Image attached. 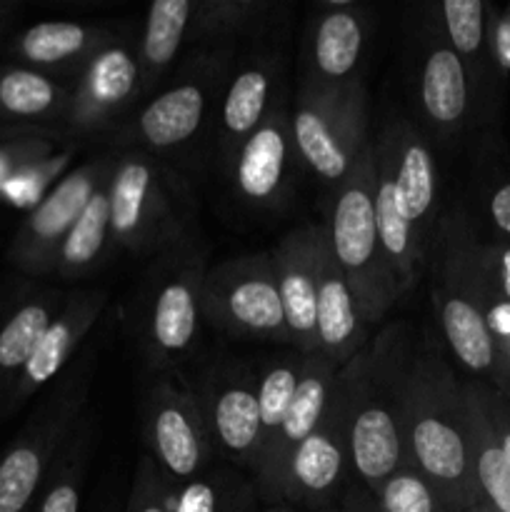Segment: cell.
Instances as JSON below:
<instances>
[{
  "label": "cell",
  "mask_w": 510,
  "mask_h": 512,
  "mask_svg": "<svg viewBox=\"0 0 510 512\" xmlns=\"http://www.w3.org/2000/svg\"><path fill=\"white\" fill-rule=\"evenodd\" d=\"M140 65L120 45H105L85 65L75 98L70 103V125L95 130L108 123L125 103L138 95Z\"/></svg>",
  "instance_id": "obj_18"
},
{
  "label": "cell",
  "mask_w": 510,
  "mask_h": 512,
  "mask_svg": "<svg viewBox=\"0 0 510 512\" xmlns=\"http://www.w3.org/2000/svg\"><path fill=\"white\" fill-rule=\"evenodd\" d=\"M203 318L240 338L290 343L270 255L225 260L205 270Z\"/></svg>",
  "instance_id": "obj_6"
},
{
  "label": "cell",
  "mask_w": 510,
  "mask_h": 512,
  "mask_svg": "<svg viewBox=\"0 0 510 512\" xmlns=\"http://www.w3.org/2000/svg\"><path fill=\"white\" fill-rule=\"evenodd\" d=\"M328 228L335 260L348 280L365 325L383 320L400 298L375 223V145L365 150L343 185H338Z\"/></svg>",
  "instance_id": "obj_4"
},
{
  "label": "cell",
  "mask_w": 510,
  "mask_h": 512,
  "mask_svg": "<svg viewBox=\"0 0 510 512\" xmlns=\"http://www.w3.org/2000/svg\"><path fill=\"white\" fill-rule=\"evenodd\" d=\"M170 483L153 458H143L125 512H170Z\"/></svg>",
  "instance_id": "obj_38"
},
{
  "label": "cell",
  "mask_w": 510,
  "mask_h": 512,
  "mask_svg": "<svg viewBox=\"0 0 510 512\" xmlns=\"http://www.w3.org/2000/svg\"><path fill=\"white\" fill-rule=\"evenodd\" d=\"M440 15L450 48L463 60L468 80L480 95L488 93L495 83V70L500 68L490 38L488 5L483 0H445Z\"/></svg>",
  "instance_id": "obj_23"
},
{
  "label": "cell",
  "mask_w": 510,
  "mask_h": 512,
  "mask_svg": "<svg viewBox=\"0 0 510 512\" xmlns=\"http://www.w3.org/2000/svg\"><path fill=\"white\" fill-rule=\"evenodd\" d=\"M105 308V290H95V293H83L78 298H70L63 305L50 328L40 338L38 348L30 355L28 365L23 368V378H20V395H28L53 380L60 370L65 368L70 358H73L75 348L88 338L93 325L98 323L100 313Z\"/></svg>",
  "instance_id": "obj_21"
},
{
  "label": "cell",
  "mask_w": 510,
  "mask_h": 512,
  "mask_svg": "<svg viewBox=\"0 0 510 512\" xmlns=\"http://www.w3.org/2000/svg\"><path fill=\"white\" fill-rule=\"evenodd\" d=\"M468 512H493V510H490V508H488V505H485V503H483V500H480V503H475V505H473V508H470Z\"/></svg>",
  "instance_id": "obj_44"
},
{
  "label": "cell",
  "mask_w": 510,
  "mask_h": 512,
  "mask_svg": "<svg viewBox=\"0 0 510 512\" xmlns=\"http://www.w3.org/2000/svg\"><path fill=\"white\" fill-rule=\"evenodd\" d=\"M348 430L338 398H330L323 423L295 448L285 470L280 505H303V508H328L340 498L348 480Z\"/></svg>",
  "instance_id": "obj_12"
},
{
  "label": "cell",
  "mask_w": 510,
  "mask_h": 512,
  "mask_svg": "<svg viewBox=\"0 0 510 512\" xmlns=\"http://www.w3.org/2000/svg\"><path fill=\"white\" fill-rule=\"evenodd\" d=\"M290 345L300 355L320 353L318 283H315V225L293 230L270 250Z\"/></svg>",
  "instance_id": "obj_14"
},
{
  "label": "cell",
  "mask_w": 510,
  "mask_h": 512,
  "mask_svg": "<svg viewBox=\"0 0 510 512\" xmlns=\"http://www.w3.org/2000/svg\"><path fill=\"white\" fill-rule=\"evenodd\" d=\"M93 350H88L78 373L65 378L63 390L48 403V418L33 425L25 438L10 450L0 463V512H28L43 483L45 465L53 455L55 445L65 438L70 425L78 418L90 390L95 365Z\"/></svg>",
  "instance_id": "obj_8"
},
{
  "label": "cell",
  "mask_w": 510,
  "mask_h": 512,
  "mask_svg": "<svg viewBox=\"0 0 510 512\" xmlns=\"http://www.w3.org/2000/svg\"><path fill=\"white\" fill-rule=\"evenodd\" d=\"M490 38H493L495 58L500 68H510V10L490 23Z\"/></svg>",
  "instance_id": "obj_42"
},
{
  "label": "cell",
  "mask_w": 510,
  "mask_h": 512,
  "mask_svg": "<svg viewBox=\"0 0 510 512\" xmlns=\"http://www.w3.org/2000/svg\"><path fill=\"white\" fill-rule=\"evenodd\" d=\"M190 0H155L145 18L143 43H140V83L153 85L158 75L173 63L193 15Z\"/></svg>",
  "instance_id": "obj_27"
},
{
  "label": "cell",
  "mask_w": 510,
  "mask_h": 512,
  "mask_svg": "<svg viewBox=\"0 0 510 512\" xmlns=\"http://www.w3.org/2000/svg\"><path fill=\"white\" fill-rule=\"evenodd\" d=\"M315 283H318L320 355L335 368L348 365L365 348V328L348 280L335 260L328 228L315 225Z\"/></svg>",
  "instance_id": "obj_15"
},
{
  "label": "cell",
  "mask_w": 510,
  "mask_h": 512,
  "mask_svg": "<svg viewBox=\"0 0 510 512\" xmlns=\"http://www.w3.org/2000/svg\"><path fill=\"white\" fill-rule=\"evenodd\" d=\"M470 425V458L480 500L493 512H510V460L495 438L490 420L475 395L473 380L465 383Z\"/></svg>",
  "instance_id": "obj_25"
},
{
  "label": "cell",
  "mask_w": 510,
  "mask_h": 512,
  "mask_svg": "<svg viewBox=\"0 0 510 512\" xmlns=\"http://www.w3.org/2000/svg\"><path fill=\"white\" fill-rule=\"evenodd\" d=\"M255 488L228 473L195 478L170 488V512H248Z\"/></svg>",
  "instance_id": "obj_32"
},
{
  "label": "cell",
  "mask_w": 510,
  "mask_h": 512,
  "mask_svg": "<svg viewBox=\"0 0 510 512\" xmlns=\"http://www.w3.org/2000/svg\"><path fill=\"white\" fill-rule=\"evenodd\" d=\"M60 310L63 308L58 293L23 305L0 330V370L5 373L23 370Z\"/></svg>",
  "instance_id": "obj_31"
},
{
  "label": "cell",
  "mask_w": 510,
  "mask_h": 512,
  "mask_svg": "<svg viewBox=\"0 0 510 512\" xmlns=\"http://www.w3.org/2000/svg\"><path fill=\"white\" fill-rule=\"evenodd\" d=\"M420 103L430 123L443 130H458L470 108V80L463 60L450 45L430 48L420 75Z\"/></svg>",
  "instance_id": "obj_24"
},
{
  "label": "cell",
  "mask_w": 510,
  "mask_h": 512,
  "mask_svg": "<svg viewBox=\"0 0 510 512\" xmlns=\"http://www.w3.org/2000/svg\"><path fill=\"white\" fill-rule=\"evenodd\" d=\"M473 388L480 405H483L485 415H488L490 428H493L500 448H503V453L508 455L510 460V398H505L503 393L493 390L490 385L478 383V380H473Z\"/></svg>",
  "instance_id": "obj_39"
},
{
  "label": "cell",
  "mask_w": 510,
  "mask_h": 512,
  "mask_svg": "<svg viewBox=\"0 0 510 512\" xmlns=\"http://www.w3.org/2000/svg\"><path fill=\"white\" fill-rule=\"evenodd\" d=\"M145 433L153 460L170 483L200 478L210 460V430L198 398L170 378L153 383L145 398Z\"/></svg>",
  "instance_id": "obj_9"
},
{
  "label": "cell",
  "mask_w": 510,
  "mask_h": 512,
  "mask_svg": "<svg viewBox=\"0 0 510 512\" xmlns=\"http://www.w3.org/2000/svg\"><path fill=\"white\" fill-rule=\"evenodd\" d=\"M200 13V30L203 33H218V30H235L245 23L243 15L255 13L258 5L253 3H203L195 8Z\"/></svg>",
  "instance_id": "obj_40"
},
{
  "label": "cell",
  "mask_w": 510,
  "mask_h": 512,
  "mask_svg": "<svg viewBox=\"0 0 510 512\" xmlns=\"http://www.w3.org/2000/svg\"><path fill=\"white\" fill-rule=\"evenodd\" d=\"M208 105L203 83H180L155 95L138 113V118L123 128L118 143L148 145L155 150H168L193 138L200 128Z\"/></svg>",
  "instance_id": "obj_20"
},
{
  "label": "cell",
  "mask_w": 510,
  "mask_h": 512,
  "mask_svg": "<svg viewBox=\"0 0 510 512\" xmlns=\"http://www.w3.org/2000/svg\"><path fill=\"white\" fill-rule=\"evenodd\" d=\"M203 280V255L188 250L155 283L145 315V343L155 360L180 358L195 343L203 320Z\"/></svg>",
  "instance_id": "obj_11"
},
{
  "label": "cell",
  "mask_w": 510,
  "mask_h": 512,
  "mask_svg": "<svg viewBox=\"0 0 510 512\" xmlns=\"http://www.w3.org/2000/svg\"><path fill=\"white\" fill-rule=\"evenodd\" d=\"M290 133L300 158L318 178L343 185L373 143L360 83H303L290 118Z\"/></svg>",
  "instance_id": "obj_5"
},
{
  "label": "cell",
  "mask_w": 510,
  "mask_h": 512,
  "mask_svg": "<svg viewBox=\"0 0 510 512\" xmlns=\"http://www.w3.org/2000/svg\"><path fill=\"white\" fill-rule=\"evenodd\" d=\"M393 153L395 170V200L405 223L413 228L418 243L428 245L430 225H433L435 200H438V173L435 160L418 130L403 118H390L380 130Z\"/></svg>",
  "instance_id": "obj_16"
},
{
  "label": "cell",
  "mask_w": 510,
  "mask_h": 512,
  "mask_svg": "<svg viewBox=\"0 0 510 512\" xmlns=\"http://www.w3.org/2000/svg\"><path fill=\"white\" fill-rule=\"evenodd\" d=\"M288 120L283 110L270 113L238 148L235 185L250 203H275L288 163Z\"/></svg>",
  "instance_id": "obj_22"
},
{
  "label": "cell",
  "mask_w": 510,
  "mask_h": 512,
  "mask_svg": "<svg viewBox=\"0 0 510 512\" xmlns=\"http://www.w3.org/2000/svg\"><path fill=\"white\" fill-rule=\"evenodd\" d=\"M380 512H448L435 490L413 468H400L373 495Z\"/></svg>",
  "instance_id": "obj_35"
},
{
  "label": "cell",
  "mask_w": 510,
  "mask_h": 512,
  "mask_svg": "<svg viewBox=\"0 0 510 512\" xmlns=\"http://www.w3.org/2000/svg\"><path fill=\"white\" fill-rule=\"evenodd\" d=\"M103 35L85 25L68 20H48L25 30L20 38V53L35 65H60L78 58H93L108 45Z\"/></svg>",
  "instance_id": "obj_29"
},
{
  "label": "cell",
  "mask_w": 510,
  "mask_h": 512,
  "mask_svg": "<svg viewBox=\"0 0 510 512\" xmlns=\"http://www.w3.org/2000/svg\"><path fill=\"white\" fill-rule=\"evenodd\" d=\"M405 465L423 475L448 512L480 503L470 458L465 383L440 355L413 353L403 405Z\"/></svg>",
  "instance_id": "obj_2"
},
{
  "label": "cell",
  "mask_w": 510,
  "mask_h": 512,
  "mask_svg": "<svg viewBox=\"0 0 510 512\" xmlns=\"http://www.w3.org/2000/svg\"><path fill=\"white\" fill-rule=\"evenodd\" d=\"M90 428L78 435V443H70L65 450V463L58 470V478L50 485L45 498L40 500L38 512H80V493H83V470L88 458Z\"/></svg>",
  "instance_id": "obj_36"
},
{
  "label": "cell",
  "mask_w": 510,
  "mask_h": 512,
  "mask_svg": "<svg viewBox=\"0 0 510 512\" xmlns=\"http://www.w3.org/2000/svg\"><path fill=\"white\" fill-rule=\"evenodd\" d=\"M363 50V25L350 5L333 8L315 30L313 60L320 83H348Z\"/></svg>",
  "instance_id": "obj_26"
},
{
  "label": "cell",
  "mask_w": 510,
  "mask_h": 512,
  "mask_svg": "<svg viewBox=\"0 0 510 512\" xmlns=\"http://www.w3.org/2000/svg\"><path fill=\"white\" fill-rule=\"evenodd\" d=\"M65 105L58 83L35 70L15 68L0 75V108L15 118H43Z\"/></svg>",
  "instance_id": "obj_34"
},
{
  "label": "cell",
  "mask_w": 510,
  "mask_h": 512,
  "mask_svg": "<svg viewBox=\"0 0 510 512\" xmlns=\"http://www.w3.org/2000/svg\"><path fill=\"white\" fill-rule=\"evenodd\" d=\"M475 248L478 238L460 215L440 223L433 300L450 353L478 383L498 388L500 360L485 320Z\"/></svg>",
  "instance_id": "obj_3"
},
{
  "label": "cell",
  "mask_w": 510,
  "mask_h": 512,
  "mask_svg": "<svg viewBox=\"0 0 510 512\" xmlns=\"http://www.w3.org/2000/svg\"><path fill=\"white\" fill-rule=\"evenodd\" d=\"M300 370H303V355L298 358H280L265 368L258 380V408H260V450L258 458L270 445L273 435L283 425L293 403L295 388H298ZM258 463V460H255Z\"/></svg>",
  "instance_id": "obj_33"
},
{
  "label": "cell",
  "mask_w": 510,
  "mask_h": 512,
  "mask_svg": "<svg viewBox=\"0 0 510 512\" xmlns=\"http://www.w3.org/2000/svg\"><path fill=\"white\" fill-rule=\"evenodd\" d=\"M108 235L110 195L108 183H103L95 190L93 198L88 200V205H85V210L80 213V218L75 220V225L70 228V233L65 235L63 245H60L58 263H55L58 273L68 280H75L80 278V275L90 273V270L95 268V263L100 260V255H103Z\"/></svg>",
  "instance_id": "obj_28"
},
{
  "label": "cell",
  "mask_w": 510,
  "mask_h": 512,
  "mask_svg": "<svg viewBox=\"0 0 510 512\" xmlns=\"http://www.w3.org/2000/svg\"><path fill=\"white\" fill-rule=\"evenodd\" d=\"M198 403L210 438L218 440L230 458L243 460L253 470L260 450L258 380L243 375L213 378Z\"/></svg>",
  "instance_id": "obj_17"
},
{
  "label": "cell",
  "mask_w": 510,
  "mask_h": 512,
  "mask_svg": "<svg viewBox=\"0 0 510 512\" xmlns=\"http://www.w3.org/2000/svg\"><path fill=\"white\" fill-rule=\"evenodd\" d=\"M115 163L108 158L90 160L80 165L73 173L65 175L43 200L38 208L30 213L23 233H20V260L33 270H45L58 263L60 245L65 235L80 218L88 200L93 198L95 190L108 183Z\"/></svg>",
  "instance_id": "obj_13"
},
{
  "label": "cell",
  "mask_w": 510,
  "mask_h": 512,
  "mask_svg": "<svg viewBox=\"0 0 510 512\" xmlns=\"http://www.w3.org/2000/svg\"><path fill=\"white\" fill-rule=\"evenodd\" d=\"M475 260H478L483 303L485 300L510 303V240H498V243L478 240Z\"/></svg>",
  "instance_id": "obj_37"
},
{
  "label": "cell",
  "mask_w": 510,
  "mask_h": 512,
  "mask_svg": "<svg viewBox=\"0 0 510 512\" xmlns=\"http://www.w3.org/2000/svg\"><path fill=\"white\" fill-rule=\"evenodd\" d=\"M340 512H380V508L378 503H375L373 493L355 480V483H350L348 488H345Z\"/></svg>",
  "instance_id": "obj_43"
},
{
  "label": "cell",
  "mask_w": 510,
  "mask_h": 512,
  "mask_svg": "<svg viewBox=\"0 0 510 512\" xmlns=\"http://www.w3.org/2000/svg\"><path fill=\"white\" fill-rule=\"evenodd\" d=\"M335 375H338V368L325 355H303V370H300L298 388H295L288 415L253 468L255 493L265 503L280 505L290 458H293L295 448L323 423L330 398H333Z\"/></svg>",
  "instance_id": "obj_10"
},
{
  "label": "cell",
  "mask_w": 510,
  "mask_h": 512,
  "mask_svg": "<svg viewBox=\"0 0 510 512\" xmlns=\"http://www.w3.org/2000/svg\"><path fill=\"white\" fill-rule=\"evenodd\" d=\"M375 145V223H378L380 248H383L388 268L393 273L398 293H408L420 278L425 263V248L415 238L413 228L403 220L395 200V170L393 153L383 135L373 140Z\"/></svg>",
  "instance_id": "obj_19"
},
{
  "label": "cell",
  "mask_w": 510,
  "mask_h": 512,
  "mask_svg": "<svg viewBox=\"0 0 510 512\" xmlns=\"http://www.w3.org/2000/svg\"><path fill=\"white\" fill-rule=\"evenodd\" d=\"M413 353L403 328L390 325L335 375L350 468L373 495L395 470L405 468L403 405Z\"/></svg>",
  "instance_id": "obj_1"
},
{
  "label": "cell",
  "mask_w": 510,
  "mask_h": 512,
  "mask_svg": "<svg viewBox=\"0 0 510 512\" xmlns=\"http://www.w3.org/2000/svg\"><path fill=\"white\" fill-rule=\"evenodd\" d=\"M270 75L260 65L245 68L230 80L223 100V133L225 143L238 150L243 140L263 123L268 105Z\"/></svg>",
  "instance_id": "obj_30"
},
{
  "label": "cell",
  "mask_w": 510,
  "mask_h": 512,
  "mask_svg": "<svg viewBox=\"0 0 510 512\" xmlns=\"http://www.w3.org/2000/svg\"><path fill=\"white\" fill-rule=\"evenodd\" d=\"M488 215H490V223L498 228V233L510 240V180L508 183L498 185V188L490 193Z\"/></svg>",
  "instance_id": "obj_41"
},
{
  "label": "cell",
  "mask_w": 510,
  "mask_h": 512,
  "mask_svg": "<svg viewBox=\"0 0 510 512\" xmlns=\"http://www.w3.org/2000/svg\"><path fill=\"white\" fill-rule=\"evenodd\" d=\"M110 235L130 253H150L178 238V210L168 178L145 155H125L108 180Z\"/></svg>",
  "instance_id": "obj_7"
},
{
  "label": "cell",
  "mask_w": 510,
  "mask_h": 512,
  "mask_svg": "<svg viewBox=\"0 0 510 512\" xmlns=\"http://www.w3.org/2000/svg\"><path fill=\"white\" fill-rule=\"evenodd\" d=\"M270 512H295V510H290V508H275V510H270Z\"/></svg>",
  "instance_id": "obj_45"
}]
</instances>
